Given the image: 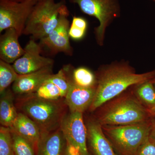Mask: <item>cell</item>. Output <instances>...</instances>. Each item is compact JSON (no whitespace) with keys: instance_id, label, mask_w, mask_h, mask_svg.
<instances>
[{"instance_id":"6da1fadb","label":"cell","mask_w":155,"mask_h":155,"mask_svg":"<svg viewBox=\"0 0 155 155\" xmlns=\"http://www.w3.org/2000/svg\"><path fill=\"white\" fill-rule=\"evenodd\" d=\"M96 77L95 94L88 109L91 112L96 110L130 87L154 79L155 69L145 73H137L128 62L116 61L102 66L97 72Z\"/></svg>"},{"instance_id":"7a4b0ae2","label":"cell","mask_w":155,"mask_h":155,"mask_svg":"<svg viewBox=\"0 0 155 155\" xmlns=\"http://www.w3.org/2000/svg\"><path fill=\"white\" fill-rule=\"evenodd\" d=\"M15 105L19 112L28 116L38 125L41 133H47L61 127L68 107L64 98L48 100L33 93L16 95Z\"/></svg>"},{"instance_id":"3957f363","label":"cell","mask_w":155,"mask_h":155,"mask_svg":"<svg viewBox=\"0 0 155 155\" xmlns=\"http://www.w3.org/2000/svg\"><path fill=\"white\" fill-rule=\"evenodd\" d=\"M97 110L95 119L101 125H129L152 118L136 95L130 93L121 94Z\"/></svg>"},{"instance_id":"277c9868","label":"cell","mask_w":155,"mask_h":155,"mask_svg":"<svg viewBox=\"0 0 155 155\" xmlns=\"http://www.w3.org/2000/svg\"><path fill=\"white\" fill-rule=\"evenodd\" d=\"M153 118L145 122L122 125H102L106 137L118 155H136L150 134Z\"/></svg>"},{"instance_id":"5b68a950","label":"cell","mask_w":155,"mask_h":155,"mask_svg":"<svg viewBox=\"0 0 155 155\" xmlns=\"http://www.w3.org/2000/svg\"><path fill=\"white\" fill-rule=\"evenodd\" d=\"M69 13L64 0L58 2L55 0H38L28 17L23 35L40 40L56 28L60 15Z\"/></svg>"},{"instance_id":"8992f818","label":"cell","mask_w":155,"mask_h":155,"mask_svg":"<svg viewBox=\"0 0 155 155\" xmlns=\"http://www.w3.org/2000/svg\"><path fill=\"white\" fill-rule=\"evenodd\" d=\"M78 5L84 14L96 17L99 25L94 28L97 45L103 46L106 30L114 19L120 17L119 0H69Z\"/></svg>"},{"instance_id":"52a82bcc","label":"cell","mask_w":155,"mask_h":155,"mask_svg":"<svg viewBox=\"0 0 155 155\" xmlns=\"http://www.w3.org/2000/svg\"><path fill=\"white\" fill-rule=\"evenodd\" d=\"M38 1L0 0V32L14 28L19 36L23 35L26 22Z\"/></svg>"},{"instance_id":"ba28073f","label":"cell","mask_w":155,"mask_h":155,"mask_svg":"<svg viewBox=\"0 0 155 155\" xmlns=\"http://www.w3.org/2000/svg\"><path fill=\"white\" fill-rule=\"evenodd\" d=\"M24 48V54L12 65L19 75L28 74L54 66V60L41 55L42 49L35 40L31 39Z\"/></svg>"},{"instance_id":"9c48e42d","label":"cell","mask_w":155,"mask_h":155,"mask_svg":"<svg viewBox=\"0 0 155 155\" xmlns=\"http://www.w3.org/2000/svg\"><path fill=\"white\" fill-rule=\"evenodd\" d=\"M61 127L67 141L77 148L81 155H90L83 113L69 112L63 119Z\"/></svg>"},{"instance_id":"30bf717a","label":"cell","mask_w":155,"mask_h":155,"mask_svg":"<svg viewBox=\"0 0 155 155\" xmlns=\"http://www.w3.org/2000/svg\"><path fill=\"white\" fill-rule=\"evenodd\" d=\"M69 13L60 15L58 25L48 36L40 41L41 46L46 49L52 54L64 53L68 56L73 54L72 48L69 41Z\"/></svg>"},{"instance_id":"8fae6325","label":"cell","mask_w":155,"mask_h":155,"mask_svg":"<svg viewBox=\"0 0 155 155\" xmlns=\"http://www.w3.org/2000/svg\"><path fill=\"white\" fill-rule=\"evenodd\" d=\"M87 146L90 155H118L95 119L87 122Z\"/></svg>"},{"instance_id":"7c38bea8","label":"cell","mask_w":155,"mask_h":155,"mask_svg":"<svg viewBox=\"0 0 155 155\" xmlns=\"http://www.w3.org/2000/svg\"><path fill=\"white\" fill-rule=\"evenodd\" d=\"M69 68L70 85L64 101L70 112L83 113L90 107L96 91V87H84L76 85L72 81V68Z\"/></svg>"},{"instance_id":"4fadbf2b","label":"cell","mask_w":155,"mask_h":155,"mask_svg":"<svg viewBox=\"0 0 155 155\" xmlns=\"http://www.w3.org/2000/svg\"><path fill=\"white\" fill-rule=\"evenodd\" d=\"M53 67H49L36 72L19 75L11 87L15 95L29 94L36 91L53 75Z\"/></svg>"},{"instance_id":"5bb4252c","label":"cell","mask_w":155,"mask_h":155,"mask_svg":"<svg viewBox=\"0 0 155 155\" xmlns=\"http://www.w3.org/2000/svg\"><path fill=\"white\" fill-rule=\"evenodd\" d=\"M19 35L14 28L6 29L0 36V60L6 63L14 64L22 57L25 50L20 45Z\"/></svg>"},{"instance_id":"9a60e30c","label":"cell","mask_w":155,"mask_h":155,"mask_svg":"<svg viewBox=\"0 0 155 155\" xmlns=\"http://www.w3.org/2000/svg\"><path fill=\"white\" fill-rule=\"evenodd\" d=\"M67 140L61 127L47 133H41L37 155H64Z\"/></svg>"},{"instance_id":"2e32d148","label":"cell","mask_w":155,"mask_h":155,"mask_svg":"<svg viewBox=\"0 0 155 155\" xmlns=\"http://www.w3.org/2000/svg\"><path fill=\"white\" fill-rule=\"evenodd\" d=\"M10 128L30 142L37 153L41 131L33 120L25 114L18 112L17 118Z\"/></svg>"},{"instance_id":"e0dca14e","label":"cell","mask_w":155,"mask_h":155,"mask_svg":"<svg viewBox=\"0 0 155 155\" xmlns=\"http://www.w3.org/2000/svg\"><path fill=\"white\" fill-rule=\"evenodd\" d=\"M15 97L12 89L8 88L1 94L0 123L2 126L11 127L17 118L18 111L15 105Z\"/></svg>"},{"instance_id":"ac0fdd59","label":"cell","mask_w":155,"mask_h":155,"mask_svg":"<svg viewBox=\"0 0 155 155\" xmlns=\"http://www.w3.org/2000/svg\"><path fill=\"white\" fill-rule=\"evenodd\" d=\"M71 76L72 81L78 86L84 87L96 86V75L85 67H80L73 69Z\"/></svg>"},{"instance_id":"d6986e66","label":"cell","mask_w":155,"mask_h":155,"mask_svg":"<svg viewBox=\"0 0 155 155\" xmlns=\"http://www.w3.org/2000/svg\"><path fill=\"white\" fill-rule=\"evenodd\" d=\"M153 80L137 85L135 95L147 109L155 106V88Z\"/></svg>"},{"instance_id":"ffe728a7","label":"cell","mask_w":155,"mask_h":155,"mask_svg":"<svg viewBox=\"0 0 155 155\" xmlns=\"http://www.w3.org/2000/svg\"><path fill=\"white\" fill-rule=\"evenodd\" d=\"M19 75L13 65L0 60V94L8 89Z\"/></svg>"},{"instance_id":"44dd1931","label":"cell","mask_w":155,"mask_h":155,"mask_svg":"<svg viewBox=\"0 0 155 155\" xmlns=\"http://www.w3.org/2000/svg\"><path fill=\"white\" fill-rule=\"evenodd\" d=\"M11 132L14 155H37L36 150L30 142L11 129Z\"/></svg>"},{"instance_id":"7402d4cb","label":"cell","mask_w":155,"mask_h":155,"mask_svg":"<svg viewBox=\"0 0 155 155\" xmlns=\"http://www.w3.org/2000/svg\"><path fill=\"white\" fill-rule=\"evenodd\" d=\"M32 93L38 97L48 100H56L64 98L58 87L48 80Z\"/></svg>"},{"instance_id":"603a6c76","label":"cell","mask_w":155,"mask_h":155,"mask_svg":"<svg viewBox=\"0 0 155 155\" xmlns=\"http://www.w3.org/2000/svg\"><path fill=\"white\" fill-rule=\"evenodd\" d=\"M47 80L58 87L65 97L70 85V78L67 65L64 66L58 73L53 74Z\"/></svg>"},{"instance_id":"cb8c5ba5","label":"cell","mask_w":155,"mask_h":155,"mask_svg":"<svg viewBox=\"0 0 155 155\" xmlns=\"http://www.w3.org/2000/svg\"><path fill=\"white\" fill-rule=\"evenodd\" d=\"M0 155H14L10 127H0Z\"/></svg>"},{"instance_id":"d4e9b609","label":"cell","mask_w":155,"mask_h":155,"mask_svg":"<svg viewBox=\"0 0 155 155\" xmlns=\"http://www.w3.org/2000/svg\"><path fill=\"white\" fill-rule=\"evenodd\" d=\"M136 155H155V141L150 136L140 146Z\"/></svg>"},{"instance_id":"484cf974","label":"cell","mask_w":155,"mask_h":155,"mask_svg":"<svg viewBox=\"0 0 155 155\" xmlns=\"http://www.w3.org/2000/svg\"><path fill=\"white\" fill-rule=\"evenodd\" d=\"M86 31V30L71 25L69 29V37L73 39L79 40L84 38Z\"/></svg>"},{"instance_id":"4316f807","label":"cell","mask_w":155,"mask_h":155,"mask_svg":"<svg viewBox=\"0 0 155 155\" xmlns=\"http://www.w3.org/2000/svg\"><path fill=\"white\" fill-rule=\"evenodd\" d=\"M71 25L86 30L87 23L86 20L81 17H73Z\"/></svg>"},{"instance_id":"83f0119b","label":"cell","mask_w":155,"mask_h":155,"mask_svg":"<svg viewBox=\"0 0 155 155\" xmlns=\"http://www.w3.org/2000/svg\"><path fill=\"white\" fill-rule=\"evenodd\" d=\"M64 155H81L79 150L67 141V146Z\"/></svg>"},{"instance_id":"f1b7e54d","label":"cell","mask_w":155,"mask_h":155,"mask_svg":"<svg viewBox=\"0 0 155 155\" xmlns=\"http://www.w3.org/2000/svg\"><path fill=\"white\" fill-rule=\"evenodd\" d=\"M150 136L155 141V119L153 118L152 128Z\"/></svg>"},{"instance_id":"f546056e","label":"cell","mask_w":155,"mask_h":155,"mask_svg":"<svg viewBox=\"0 0 155 155\" xmlns=\"http://www.w3.org/2000/svg\"><path fill=\"white\" fill-rule=\"evenodd\" d=\"M147 110L150 116L155 119V106L150 109H147Z\"/></svg>"},{"instance_id":"4dcf8cb0","label":"cell","mask_w":155,"mask_h":155,"mask_svg":"<svg viewBox=\"0 0 155 155\" xmlns=\"http://www.w3.org/2000/svg\"><path fill=\"white\" fill-rule=\"evenodd\" d=\"M13 1H16V2H23V1H27V0H13Z\"/></svg>"},{"instance_id":"1f68e13d","label":"cell","mask_w":155,"mask_h":155,"mask_svg":"<svg viewBox=\"0 0 155 155\" xmlns=\"http://www.w3.org/2000/svg\"><path fill=\"white\" fill-rule=\"evenodd\" d=\"M153 83L154 86L155 88V78H154V79H153Z\"/></svg>"},{"instance_id":"d6a6232c","label":"cell","mask_w":155,"mask_h":155,"mask_svg":"<svg viewBox=\"0 0 155 155\" xmlns=\"http://www.w3.org/2000/svg\"><path fill=\"white\" fill-rule=\"evenodd\" d=\"M153 1H155V0H153Z\"/></svg>"}]
</instances>
